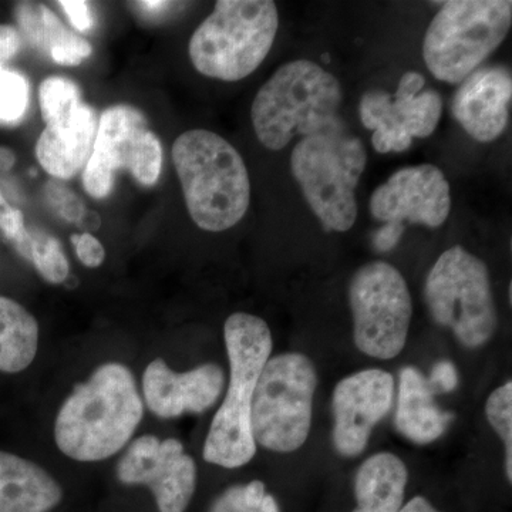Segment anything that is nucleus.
<instances>
[{
	"label": "nucleus",
	"mask_w": 512,
	"mask_h": 512,
	"mask_svg": "<svg viewBox=\"0 0 512 512\" xmlns=\"http://www.w3.org/2000/svg\"><path fill=\"white\" fill-rule=\"evenodd\" d=\"M399 512H439L436 508L431 507L429 501L423 497H416L409 504L404 505Z\"/></svg>",
	"instance_id": "35"
},
{
	"label": "nucleus",
	"mask_w": 512,
	"mask_h": 512,
	"mask_svg": "<svg viewBox=\"0 0 512 512\" xmlns=\"http://www.w3.org/2000/svg\"><path fill=\"white\" fill-rule=\"evenodd\" d=\"M512 76L504 64L478 67L458 87L451 113L468 136L491 143L504 133L510 117Z\"/></svg>",
	"instance_id": "16"
},
{
	"label": "nucleus",
	"mask_w": 512,
	"mask_h": 512,
	"mask_svg": "<svg viewBox=\"0 0 512 512\" xmlns=\"http://www.w3.org/2000/svg\"><path fill=\"white\" fill-rule=\"evenodd\" d=\"M15 163V153L8 147H0V171H9Z\"/></svg>",
	"instance_id": "36"
},
{
	"label": "nucleus",
	"mask_w": 512,
	"mask_h": 512,
	"mask_svg": "<svg viewBox=\"0 0 512 512\" xmlns=\"http://www.w3.org/2000/svg\"><path fill=\"white\" fill-rule=\"evenodd\" d=\"M22 36L18 28L0 25V67H5L22 49Z\"/></svg>",
	"instance_id": "32"
},
{
	"label": "nucleus",
	"mask_w": 512,
	"mask_h": 512,
	"mask_svg": "<svg viewBox=\"0 0 512 512\" xmlns=\"http://www.w3.org/2000/svg\"><path fill=\"white\" fill-rule=\"evenodd\" d=\"M25 229V217L22 211L12 207L0 191V231L10 241H15Z\"/></svg>",
	"instance_id": "29"
},
{
	"label": "nucleus",
	"mask_w": 512,
	"mask_h": 512,
	"mask_svg": "<svg viewBox=\"0 0 512 512\" xmlns=\"http://www.w3.org/2000/svg\"><path fill=\"white\" fill-rule=\"evenodd\" d=\"M30 86L23 74L0 67V121L15 124L29 107Z\"/></svg>",
	"instance_id": "25"
},
{
	"label": "nucleus",
	"mask_w": 512,
	"mask_h": 512,
	"mask_svg": "<svg viewBox=\"0 0 512 512\" xmlns=\"http://www.w3.org/2000/svg\"><path fill=\"white\" fill-rule=\"evenodd\" d=\"M117 476L123 483L150 488L160 512H184L194 495L197 467L180 441L143 436L121 458Z\"/></svg>",
	"instance_id": "13"
},
{
	"label": "nucleus",
	"mask_w": 512,
	"mask_h": 512,
	"mask_svg": "<svg viewBox=\"0 0 512 512\" xmlns=\"http://www.w3.org/2000/svg\"><path fill=\"white\" fill-rule=\"evenodd\" d=\"M318 376L302 353H284L266 362L251 404L255 444L276 453H292L305 444L312 424Z\"/></svg>",
	"instance_id": "8"
},
{
	"label": "nucleus",
	"mask_w": 512,
	"mask_h": 512,
	"mask_svg": "<svg viewBox=\"0 0 512 512\" xmlns=\"http://www.w3.org/2000/svg\"><path fill=\"white\" fill-rule=\"evenodd\" d=\"M39 348V325L20 303L0 296V372L19 373L32 365Z\"/></svg>",
	"instance_id": "22"
},
{
	"label": "nucleus",
	"mask_w": 512,
	"mask_h": 512,
	"mask_svg": "<svg viewBox=\"0 0 512 512\" xmlns=\"http://www.w3.org/2000/svg\"><path fill=\"white\" fill-rule=\"evenodd\" d=\"M72 242L74 248H76L77 258L87 268H97L103 264L104 258H106V252H104L103 245L99 239L94 237L92 234L73 235Z\"/></svg>",
	"instance_id": "28"
},
{
	"label": "nucleus",
	"mask_w": 512,
	"mask_h": 512,
	"mask_svg": "<svg viewBox=\"0 0 512 512\" xmlns=\"http://www.w3.org/2000/svg\"><path fill=\"white\" fill-rule=\"evenodd\" d=\"M12 242L20 255L33 262L36 271L46 282L62 284L66 281L69 276V261L57 238L40 229L26 228Z\"/></svg>",
	"instance_id": "23"
},
{
	"label": "nucleus",
	"mask_w": 512,
	"mask_h": 512,
	"mask_svg": "<svg viewBox=\"0 0 512 512\" xmlns=\"http://www.w3.org/2000/svg\"><path fill=\"white\" fill-rule=\"evenodd\" d=\"M343 92L339 80L309 60L282 64L259 89L251 117L256 137L272 151L302 138L346 128L339 117Z\"/></svg>",
	"instance_id": "2"
},
{
	"label": "nucleus",
	"mask_w": 512,
	"mask_h": 512,
	"mask_svg": "<svg viewBox=\"0 0 512 512\" xmlns=\"http://www.w3.org/2000/svg\"><path fill=\"white\" fill-rule=\"evenodd\" d=\"M488 421L505 444V471L512 480V384H503L487 400Z\"/></svg>",
	"instance_id": "26"
},
{
	"label": "nucleus",
	"mask_w": 512,
	"mask_h": 512,
	"mask_svg": "<svg viewBox=\"0 0 512 512\" xmlns=\"http://www.w3.org/2000/svg\"><path fill=\"white\" fill-rule=\"evenodd\" d=\"M47 201L59 212L60 217L67 222L77 224L84 215V204L73 191L52 181L46 184Z\"/></svg>",
	"instance_id": "27"
},
{
	"label": "nucleus",
	"mask_w": 512,
	"mask_h": 512,
	"mask_svg": "<svg viewBox=\"0 0 512 512\" xmlns=\"http://www.w3.org/2000/svg\"><path fill=\"white\" fill-rule=\"evenodd\" d=\"M448 421L450 414L441 412L434 403L433 389L426 377L414 367H404L400 373L396 413V426L400 433L413 443L429 444L444 433Z\"/></svg>",
	"instance_id": "20"
},
{
	"label": "nucleus",
	"mask_w": 512,
	"mask_h": 512,
	"mask_svg": "<svg viewBox=\"0 0 512 512\" xmlns=\"http://www.w3.org/2000/svg\"><path fill=\"white\" fill-rule=\"evenodd\" d=\"M211 512H279L272 495L261 481L228 488L212 505Z\"/></svg>",
	"instance_id": "24"
},
{
	"label": "nucleus",
	"mask_w": 512,
	"mask_h": 512,
	"mask_svg": "<svg viewBox=\"0 0 512 512\" xmlns=\"http://www.w3.org/2000/svg\"><path fill=\"white\" fill-rule=\"evenodd\" d=\"M431 389L439 390V392L448 393L453 392L458 384V375L456 367L453 363L443 360L433 367L430 377Z\"/></svg>",
	"instance_id": "31"
},
{
	"label": "nucleus",
	"mask_w": 512,
	"mask_h": 512,
	"mask_svg": "<svg viewBox=\"0 0 512 512\" xmlns=\"http://www.w3.org/2000/svg\"><path fill=\"white\" fill-rule=\"evenodd\" d=\"M427 28L423 59L444 83L460 84L504 42L512 25L510 0H451Z\"/></svg>",
	"instance_id": "7"
},
{
	"label": "nucleus",
	"mask_w": 512,
	"mask_h": 512,
	"mask_svg": "<svg viewBox=\"0 0 512 512\" xmlns=\"http://www.w3.org/2000/svg\"><path fill=\"white\" fill-rule=\"evenodd\" d=\"M369 210L375 220L386 224L409 221L439 228L450 215V184L436 165L404 167L373 191Z\"/></svg>",
	"instance_id": "14"
},
{
	"label": "nucleus",
	"mask_w": 512,
	"mask_h": 512,
	"mask_svg": "<svg viewBox=\"0 0 512 512\" xmlns=\"http://www.w3.org/2000/svg\"><path fill=\"white\" fill-rule=\"evenodd\" d=\"M66 15L69 16L73 28L79 32H87L93 28L94 20L89 2L83 0H62L60 2Z\"/></svg>",
	"instance_id": "30"
},
{
	"label": "nucleus",
	"mask_w": 512,
	"mask_h": 512,
	"mask_svg": "<svg viewBox=\"0 0 512 512\" xmlns=\"http://www.w3.org/2000/svg\"><path fill=\"white\" fill-rule=\"evenodd\" d=\"M62 495L60 485L42 467L0 451V512H50Z\"/></svg>",
	"instance_id": "19"
},
{
	"label": "nucleus",
	"mask_w": 512,
	"mask_h": 512,
	"mask_svg": "<svg viewBox=\"0 0 512 512\" xmlns=\"http://www.w3.org/2000/svg\"><path fill=\"white\" fill-rule=\"evenodd\" d=\"M424 298L434 322L453 330L467 348H480L497 328L487 265L466 249H447L431 268Z\"/></svg>",
	"instance_id": "9"
},
{
	"label": "nucleus",
	"mask_w": 512,
	"mask_h": 512,
	"mask_svg": "<svg viewBox=\"0 0 512 512\" xmlns=\"http://www.w3.org/2000/svg\"><path fill=\"white\" fill-rule=\"evenodd\" d=\"M423 74L407 72L397 92L373 89L359 103L360 120L373 131L372 146L377 153H403L413 138H427L439 126L443 100L436 90L427 89Z\"/></svg>",
	"instance_id": "12"
},
{
	"label": "nucleus",
	"mask_w": 512,
	"mask_h": 512,
	"mask_svg": "<svg viewBox=\"0 0 512 512\" xmlns=\"http://www.w3.org/2000/svg\"><path fill=\"white\" fill-rule=\"evenodd\" d=\"M407 484V468L392 453L370 457L357 471L353 512H399Z\"/></svg>",
	"instance_id": "21"
},
{
	"label": "nucleus",
	"mask_w": 512,
	"mask_h": 512,
	"mask_svg": "<svg viewBox=\"0 0 512 512\" xmlns=\"http://www.w3.org/2000/svg\"><path fill=\"white\" fill-rule=\"evenodd\" d=\"M231 365L227 396L204 446L208 463L225 468L245 466L255 456L251 431V404L256 382L272 352L271 330L265 320L249 313H234L224 326Z\"/></svg>",
	"instance_id": "4"
},
{
	"label": "nucleus",
	"mask_w": 512,
	"mask_h": 512,
	"mask_svg": "<svg viewBox=\"0 0 512 512\" xmlns=\"http://www.w3.org/2000/svg\"><path fill=\"white\" fill-rule=\"evenodd\" d=\"M278 29V8L272 0H220L195 30L188 53L204 76L239 82L264 62Z\"/></svg>",
	"instance_id": "5"
},
{
	"label": "nucleus",
	"mask_w": 512,
	"mask_h": 512,
	"mask_svg": "<svg viewBox=\"0 0 512 512\" xmlns=\"http://www.w3.org/2000/svg\"><path fill=\"white\" fill-rule=\"evenodd\" d=\"M355 343L376 359H393L406 345L413 303L409 286L393 265L370 262L357 269L349 285Z\"/></svg>",
	"instance_id": "10"
},
{
	"label": "nucleus",
	"mask_w": 512,
	"mask_h": 512,
	"mask_svg": "<svg viewBox=\"0 0 512 512\" xmlns=\"http://www.w3.org/2000/svg\"><path fill=\"white\" fill-rule=\"evenodd\" d=\"M393 394L392 375L379 369L355 373L336 386L333 443L342 456L356 457L363 453L373 427L392 409Z\"/></svg>",
	"instance_id": "15"
},
{
	"label": "nucleus",
	"mask_w": 512,
	"mask_h": 512,
	"mask_svg": "<svg viewBox=\"0 0 512 512\" xmlns=\"http://www.w3.org/2000/svg\"><path fill=\"white\" fill-rule=\"evenodd\" d=\"M143 413L131 370L107 363L63 403L55 423L57 447L83 463L106 460L126 446Z\"/></svg>",
	"instance_id": "1"
},
{
	"label": "nucleus",
	"mask_w": 512,
	"mask_h": 512,
	"mask_svg": "<svg viewBox=\"0 0 512 512\" xmlns=\"http://www.w3.org/2000/svg\"><path fill=\"white\" fill-rule=\"evenodd\" d=\"M138 8L147 10V12H163V10L170 8L173 3L171 2H138Z\"/></svg>",
	"instance_id": "37"
},
{
	"label": "nucleus",
	"mask_w": 512,
	"mask_h": 512,
	"mask_svg": "<svg viewBox=\"0 0 512 512\" xmlns=\"http://www.w3.org/2000/svg\"><path fill=\"white\" fill-rule=\"evenodd\" d=\"M43 121L46 128L36 143L37 161L52 177L70 180L92 156L99 127L96 110L82 100Z\"/></svg>",
	"instance_id": "18"
},
{
	"label": "nucleus",
	"mask_w": 512,
	"mask_h": 512,
	"mask_svg": "<svg viewBox=\"0 0 512 512\" xmlns=\"http://www.w3.org/2000/svg\"><path fill=\"white\" fill-rule=\"evenodd\" d=\"M366 164L365 144L346 128L302 138L293 147V177L326 231L346 232L355 225L356 187Z\"/></svg>",
	"instance_id": "6"
},
{
	"label": "nucleus",
	"mask_w": 512,
	"mask_h": 512,
	"mask_svg": "<svg viewBox=\"0 0 512 512\" xmlns=\"http://www.w3.org/2000/svg\"><path fill=\"white\" fill-rule=\"evenodd\" d=\"M173 161L197 227L227 231L245 217L251 202L247 165L225 138L208 130L185 131L175 140Z\"/></svg>",
	"instance_id": "3"
},
{
	"label": "nucleus",
	"mask_w": 512,
	"mask_h": 512,
	"mask_svg": "<svg viewBox=\"0 0 512 512\" xmlns=\"http://www.w3.org/2000/svg\"><path fill=\"white\" fill-rule=\"evenodd\" d=\"M404 234V225L387 222L373 234V247L377 252L392 251Z\"/></svg>",
	"instance_id": "33"
},
{
	"label": "nucleus",
	"mask_w": 512,
	"mask_h": 512,
	"mask_svg": "<svg viewBox=\"0 0 512 512\" xmlns=\"http://www.w3.org/2000/svg\"><path fill=\"white\" fill-rule=\"evenodd\" d=\"M224 383V372L214 363L177 373L164 360L157 359L144 372L143 393L151 412L163 419H174L210 409L221 396Z\"/></svg>",
	"instance_id": "17"
},
{
	"label": "nucleus",
	"mask_w": 512,
	"mask_h": 512,
	"mask_svg": "<svg viewBox=\"0 0 512 512\" xmlns=\"http://www.w3.org/2000/svg\"><path fill=\"white\" fill-rule=\"evenodd\" d=\"M163 147L146 117L130 106H113L99 119L93 153L83 170L84 190L90 197H109L116 173L126 168L138 183L151 187L163 168Z\"/></svg>",
	"instance_id": "11"
},
{
	"label": "nucleus",
	"mask_w": 512,
	"mask_h": 512,
	"mask_svg": "<svg viewBox=\"0 0 512 512\" xmlns=\"http://www.w3.org/2000/svg\"><path fill=\"white\" fill-rule=\"evenodd\" d=\"M79 227L86 229L87 234L92 231H97L101 225L100 215L96 211H86L82 217V220L77 222Z\"/></svg>",
	"instance_id": "34"
}]
</instances>
